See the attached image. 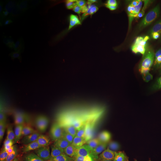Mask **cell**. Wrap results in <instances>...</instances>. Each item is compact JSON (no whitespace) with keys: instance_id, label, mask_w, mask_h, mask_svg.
Listing matches in <instances>:
<instances>
[{"instance_id":"1","label":"cell","mask_w":161,"mask_h":161,"mask_svg":"<svg viewBox=\"0 0 161 161\" xmlns=\"http://www.w3.org/2000/svg\"><path fill=\"white\" fill-rule=\"evenodd\" d=\"M39 6L37 4L23 3L14 13L13 22L16 28L22 33H25L33 27V24L37 20L39 16Z\"/></svg>"},{"instance_id":"3","label":"cell","mask_w":161,"mask_h":161,"mask_svg":"<svg viewBox=\"0 0 161 161\" xmlns=\"http://www.w3.org/2000/svg\"><path fill=\"white\" fill-rule=\"evenodd\" d=\"M68 3H61L55 5L46 14V19L51 24H60L67 17Z\"/></svg>"},{"instance_id":"6","label":"cell","mask_w":161,"mask_h":161,"mask_svg":"<svg viewBox=\"0 0 161 161\" xmlns=\"http://www.w3.org/2000/svg\"><path fill=\"white\" fill-rule=\"evenodd\" d=\"M21 33L22 31L19 29H17V28H13V29H11L8 31L9 38L14 40L19 39L20 35H21Z\"/></svg>"},{"instance_id":"7","label":"cell","mask_w":161,"mask_h":161,"mask_svg":"<svg viewBox=\"0 0 161 161\" xmlns=\"http://www.w3.org/2000/svg\"><path fill=\"white\" fill-rule=\"evenodd\" d=\"M5 14L3 12H1V14H0V31H3L5 25Z\"/></svg>"},{"instance_id":"4","label":"cell","mask_w":161,"mask_h":161,"mask_svg":"<svg viewBox=\"0 0 161 161\" xmlns=\"http://www.w3.org/2000/svg\"><path fill=\"white\" fill-rule=\"evenodd\" d=\"M30 142L33 145H43L47 143L49 140V132L47 128L43 130L32 131L30 134Z\"/></svg>"},{"instance_id":"5","label":"cell","mask_w":161,"mask_h":161,"mask_svg":"<svg viewBox=\"0 0 161 161\" xmlns=\"http://www.w3.org/2000/svg\"><path fill=\"white\" fill-rule=\"evenodd\" d=\"M29 55L30 54L29 53V52L25 49L17 50V51L12 54L11 60L12 63H17V62H19L20 60L25 59L28 56H29Z\"/></svg>"},{"instance_id":"2","label":"cell","mask_w":161,"mask_h":161,"mask_svg":"<svg viewBox=\"0 0 161 161\" xmlns=\"http://www.w3.org/2000/svg\"><path fill=\"white\" fill-rule=\"evenodd\" d=\"M55 106L51 99L44 101L36 110L34 120L38 126L46 127V128H47L50 122L55 117Z\"/></svg>"}]
</instances>
